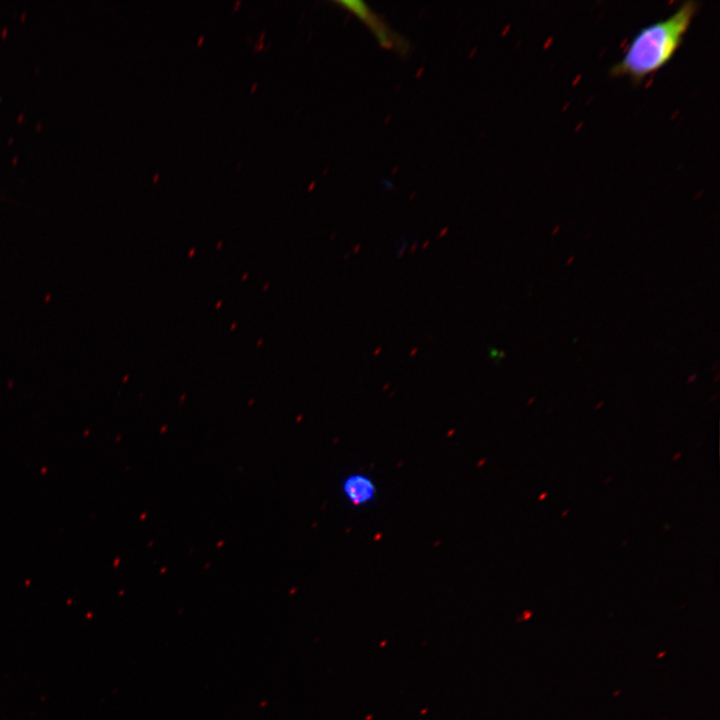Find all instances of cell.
<instances>
[{"label": "cell", "instance_id": "obj_12", "mask_svg": "<svg viewBox=\"0 0 720 720\" xmlns=\"http://www.w3.org/2000/svg\"><path fill=\"white\" fill-rule=\"evenodd\" d=\"M535 400V397L529 399L528 404H531Z\"/></svg>", "mask_w": 720, "mask_h": 720}, {"label": "cell", "instance_id": "obj_4", "mask_svg": "<svg viewBox=\"0 0 720 720\" xmlns=\"http://www.w3.org/2000/svg\"><path fill=\"white\" fill-rule=\"evenodd\" d=\"M697 378H698V373H692V374L688 377L686 383H687V384H691V383H693L694 381H696Z\"/></svg>", "mask_w": 720, "mask_h": 720}, {"label": "cell", "instance_id": "obj_8", "mask_svg": "<svg viewBox=\"0 0 720 720\" xmlns=\"http://www.w3.org/2000/svg\"><path fill=\"white\" fill-rule=\"evenodd\" d=\"M719 380H720V373L717 372L716 375H715V377H714V379H713V382H714V383H717Z\"/></svg>", "mask_w": 720, "mask_h": 720}, {"label": "cell", "instance_id": "obj_2", "mask_svg": "<svg viewBox=\"0 0 720 720\" xmlns=\"http://www.w3.org/2000/svg\"><path fill=\"white\" fill-rule=\"evenodd\" d=\"M341 488L345 499L353 506H363L373 502L377 492L374 481L360 472L346 476Z\"/></svg>", "mask_w": 720, "mask_h": 720}, {"label": "cell", "instance_id": "obj_3", "mask_svg": "<svg viewBox=\"0 0 720 720\" xmlns=\"http://www.w3.org/2000/svg\"><path fill=\"white\" fill-rule=\"evenodd\" d=\"M337 3L366 23L369 29L375 34L381 46L389 48L393 45V37L387 26H385L380 19L374 15L364 2L356 0H342Z\"/></svg>", "mask_w": 720, "mask_h": 720}, {"label": "cell", "instance_id": "obj_7", "mask_svg": "<svg viewBox=\"0 0 720 720\" xmlns=\"http://www.w3.org/2000/svg\"><path fill=\"white\" fill-rule=\"evenodd\" d=\"M603 404H604V401H603V400L599 401V402L597 403V405L595 406V410L600 409V408L603 406Z\"/></svg>", "mask_w": 720, "mask_h": 720}, {"label": "cell", "instance_id": "obj_9", "mask_svg": "<svg viewBox=\"0 0 720 720\" xmlns=\"http://www.w3.org/2000/svg\"><path fill=\"white\" fill-rule=\"evenodd\" d=\"M680 456H681V452L677 453V454L672 458V460L674 461V460L678 459Z\"/></svg>", "mask_w": 720, "mask_h": 720}, {"label": "cell", "instance_id": "obj_1", "mask_svg": "<svg viewBox=\"0 0 720 720\" xmlns=\"http://www.w3.org/2000/svg\"><path fill=\"white\" fill-rule=\"evenodd\" d=\"M698 11L699 2L685 1L666 19L639 30L622 58L611 66L609 75L641 84L671 61Z\"/></svg>", "mask_w": 720, "mask_h": 720}, {"label": "cell", "instance_id": "obj_5", "mask_svg": "<svg viewBox=\"0 0 720 720\" xmlns=\"http://www.w3.org/2000/svg\"><path fill=\"white\" fill-rule=\"evenodd\" d=\"M574 259H575V256H574V255H571V256L567 259L565 265H566V266L571 265L572 262L574 261Z\"/></svg>", "mask_w": 720, "mask_h": 720}, {"label": "cell", "instance_id": "obj_13", "mask_svg": "<svg viewBox=\"0 0 720 720\" xmlns=\"http://www.w3.org/2000/svg\"><path fill=\"white\" fill-rule=\"evenodd\" d=\"M568 512H569L568 510H565V511L562 513L561 516H562V517L565 516Z\"/></svg>", "mask_w": 720, "mask_h": 720}, {"label": "cell", "instance_id": "obj_11", "mask_svg": "<svg viewBox=\"0 0 720 720\" xmlns=\"http://www.w3.org/2000/svg\"><path fill=\"white\" fill-rule=\"evenodd\" d=\"M717 397H718V393L715 396L711 397L710 401H714V399H716Z\"/></svg>", "mask_w": 720, "mask_h": 720}, {"label": "cell", "instance_id": "obj_6", "mask_svg": "<svg viewBox=\"0 0 720 720\" xmlns=\"http://www.w3.org/2000/svg\"><path fill=\"white\" fill-rule=\"evenodd\" d=\"M547 495H548L547 492L542 493V494L539 496L538 500H539V501H543L544 499H546Z\"/></svg>", "mask_w": 720, "mask_h": 720}, {"label": "cell", "instance_id": "obj_10", "mask_svg": "<svg viewBox=\"0 0 720 720\" xmlns=\"http://www.w3.org/2000/svg\"><path fill=\"white\" fill-rule=\"evenodd\" d=\"M719 367V362L715 363V365L712 367V370H717Z\"/></svg>", "mask_w": 720, "mask_h": 720}]
</instances>
